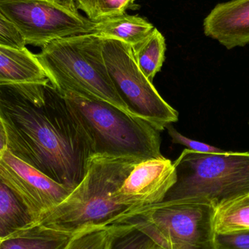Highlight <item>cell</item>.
Masks as SVG:
<instances>
[{"instance_id": "1", "label": "cell", "mask_w": 249, "mask_h": 249, "mask_svg": "<svg viewBox=\"0 0 249 249\" xmlns=\"http://www.w3.org/2000/svg\"><path fill=\"white\" fill-rule=\"evenodd\" d=\"M0 127L10 153L71 190L94 155L87 132L48 79L0 86Z\"/></svg>"}, {"instance_id": "2", "label": "cell", "mask_w": 249, "mask_h": 249, "mask_svg": "<svg viewBox=\"0 0 249 249\" xmlns=\"http://www.w3.org/2000/svg\"><path fill=\"white\" fill-rule=\"evenodd\" d=\"M141 161L129 157L93 155L83 180L61 203L44 213L37 224L74 236L89 228L122 223L130 210L118 203L115 193Z\"/></svg>"}, {"instance_id": "3", "label": "cell", "mask_w": 249, "mask_h": 249, "mask_svg": "<svg viewBox=\"0 0 249 249\" xmlns=\"http://www.w3.org/2000/svg\"><path fill=\"white\" fill-rule=\"evenodd\" d=\"M36 57L50 83L61 96L74 93L106 102L135 115L109 75L99 35L85 34L52 41L42 47Z\"/></svg>"}, {"instance_id": "4", "label": "cell", "mask_w": 249, "mask_h": 249, "mask_svg": "<svg viewBox=\"0 0 249 249\" xmlns=\"http://www.w3.org/2000/svg\"><path fill=\"white\" fill-rule=\"evenodd\" d=\"M63 97L87 132L94 155L142 160L162 157L160 132L145 120L74 93Z\"/></svg>"}, {"instance_id": "5", "label": "cell", "mask_w": 249, "mask_h": 249, "mask_svg": "<svg viewBox=\"0 0 249 249\" xmlns=\"http://www.w3.org/2000/svg\"><path fill=\"white\" fill-rule=\"evenodd\" d=\"M174 164L177 182L164 200L193 199L216 208L249 194V152L185 149Z\"/></svg>"}, {"instance_id": "6", "label": "cell", "mask_w": 249, "mask_h": 249, "mask_svg": "<svg viewBox=\"0 0 249 249\" xmlns=\"http://www.w3.org/2000/svg\"><path fill=\"white\" fill-rule=\"evenodd\" d=\"M213 211L193 199L163 200L131 211L121 225L142 231L164 249H216Z\"/></svg>"}, {"instance_id": "7", "label": "cell", "mask_w": 249, "mask_h": 249, "mask_svg": "<svg viewBox=\"0 0 249 249\" xmlns=\"http://www.w3.org/2000/svg\"><path fill=\"white\" fill-rule=\"evenodd\" d=\"M104 58L109 75L131 112L160 132L178 120V113L158 93L136 64L128 44L102 38Z\"/></svg>"}, {"instance_id": "8", "label": "cell", "mask_w": 249, "mask_h": 249, "mask_svg": "<svg viewBox=\"0 0 249 249\" xmlns=\"http://www.w3.org/2000/svg\"><path fill=\"white\" fill-rule=\"evenodd\" d=\"M0 10L26 45L41 48L61 38L93 33L94 28V21L55 0H0Z\"/></svg>"}, {"instance_id": "9", "label": "cell", "mask_w": 249, "mask_h": 249, "mask_svg": "<svg viewBox=\"0 0 249 249\" xmlns=\"http://www.w3.org/2000/svg\"><path fill=\"white\" fill-rule=\"evenodd\" d=\"M0 179L23 202L37 222L71 191L6 149L0 152Z\"/></svg>"}, {"instance_id": "10", "label": "cell", "mask_w": 249, "mask_h": 249, "mask_svg": "<svg viewBox=\"0 0 249 249\" xmlns=\"http://www.w3.org/2000/svg\"><path fill=\"white\" fill-rule=\"evenodd\" d=\"M176 166L165 157L138 162L115 193L118 203L130 211L160 203L177 182Z\"/></svg>"}, {"instance_id": "11", "label": "cell", "mask_w": 249, "mask_h": 249, "mask_svg": "<svg viewBox=\"0 0 249 249\" xmlns=\"http://www.w3.org/2000/svg\"><path fill=\"white\" fill-rule=\"evenodd\" d=\"M205 35L227 49L249 44V0L218 4L203 22Z\"/></svg>"}, {"instance_id": "12", "label": "cell", "mask_w": 249, "mask_h": 249, "mask_svg": "<svg viewBox=\"0 0 249 249\" xmlns=\"http://www.w3.org/2000/svg\"><path fill=\"white\" fill-rule=\"evenodd\" d=\"M36 54L0 45V86L39 83L48 80Z\"/></svg>"}, {"instance_id": "13", "label": "cell", "mask_w": 249, "mask_h": 249, "mask_svg": "<svg viewBox=\"0 0 249 249\" xmlns=\"http://www.w3.org/2000/svg\"><path fill=\"white\" fill-rule=\"evenodd\" d=\"M93 34L134 46L146 37L155 27L143 18L127 13L94 21Z\"/></svg>"}, {"instance_id": "14", "label": "cell", "mask_w": 249, "mask_h": 249, "mask_svg": "<svg viewBox=\"0 0 249 249\" xmlns=\"http://www.w3.org/2000/svg\"><path fill=\"white\" fill-rule=\"evenodd\" d=\"M72 237L36 223L0 241V249H64Z\"/></svg>"}, {"instance_id": "15", "label": "cell", "mask_w": 249, "mask_h": 249, "mask_svg": "<svg viewBox=\"0 0 249 249\" xmlns=\"http://www.w3.org/2000/svg\"><path fill=\"white\" fill-rule=\"evenodd\" d=\"M36 223L23 202L0 179V241Z\"/></svg>"}, {"instance_id": "16", "label": "cell", "mask_w": 249, "mask_h": 249, "mask_svg": "<svg viewBox=\"0 0 249 249\" xmlns=\"http://www.w3.org/2000/svg\"><path fill=\"white\" fill-rule=\"evenodd\" d=\"M131 48L139 70L153 83L165 59L166 44L163 35L155 28L145 39Z\"/></svg>"}, {"instance_id": "17", "label": "cell", "mask_w": 249, "mask_h": 249, "mask_svg": "<svg viewBox=\"0 0 249 249\" xmlns=\"http://www.w3.org/2000/svg\"><path fill=\"white\" fill-rule=\"evenodd\" d=\"M213 227L216 234L249 231V194L214 208Z\"/></svg>"}, {"instance_id": "18", "label": "cell", "mask_w": 249, "mask_h": 249, "mask_svg": "<svg viewBox=\"0 0 249 249\" xmlns=\"http://www.w3.org/2000/svg\"><path fill=\"white\" fill-rule=\"evenodd\" d=\"M115 227L89 228L74 235L64 249H112Z\"/></svg>"}, {"instance_id": "19", "label": "cell", "mask_w": 249, "mask_h": 249, "mask_svg": "<svg viewBox=\"0 0 249 249\" xmlns=\"http://www.w3.org/2000/svg\"><path fill=\"white\" fill-rule=\"evenodd\" d=\"M116 227V235L112 249H164L150 237L127 225Z\"/></svg>"}, {"instance_id": "20", "label": "cell", "mask_w": 249, "mask_h": 249, "mask_svg": "<svg viewBox=\"0 0 249 249\" xmlns=\"http://www.w3.org/2000/svg\"><path fill=\"white\" fill-rule=\"evenodd\" d=\"M135 0H92L86 17L93 21L118 16L133 8Z\"/></svg>"}, {"instance_id": "21", "label": "cell", "mask_w": 249, "mask_h": 249, "mask_svg": "<svg viewBox=\"0 0 249 249\" xmlns=\"http://www.w3.org/2000/svg\"><path fill=\"white\" fill-rule=\"evenodd\" d=\"M26 45L24 38L16 25L0 10V45L23 49Z\"/></svg>"}, {"instance_id": "22", "label": "cell", "mask_w": 249, "mask_h": 249, "mask_svg": "<svg viewBox=\"0 0 249 249\" xmlns=\"http://www.w3.org/2000/svg\"><path fill=\"white\" fill-rule=\"evenodd\" d=\"M165 129L168 130V134H169L173 143L183 145L190 150L201 152V153H219V152L225 151L220 148L212 146V145L208 144L204 142L189 139L187 136H184L179 132L177 131V129L172 125V124H168L165 127Z\"/></svg>"}, {"instance_id": "23", "label": "cell", "mask_w": 249, "mask_h": 249, "mask_svg": "<svg viewBox=\"0 0 249 249\" xmlns=\"http://www.w3.org/2000/svg\"><path fill=\"white\" fill-rule=\"evenodd\" d=\"M216 249H249V231L216 234Z\"/></svg>"}, {"instance_id": "24", "label": "cell", "mask_w": 249, "mask_h": 249, "mask_svg": "<svg viewBox=\"0 0 249 249\" xmlns=\"http://www.w3.org/2000/svg\"><path fill=\"white\" fill-rule=\"evenodd\" d=\"M92 0H74L77 10H82L86 15L89 13Z\"/></svg>"}, {"instance_id": "25", "label": "cell", "mask_w": 249, "mask_h": 249, "mask_svg": "<svg viewBox=\"0 0 249 249\" xmlns=\"http://www.w3.org/2000/svg\"><path fill=\"white\" fill-rule=\"evenodd\" d=\"M55 1L59 3V4H62V5L65 6V7L71 9V10H78L77 7H76L74 0H55Z\"/></svg>"}, {"instance_id": "26", "label": "cell", "mask_w": 249, "mask_h": 249, "mask_svg": "<svg viewBox=\"0 0 249 249\" xmlns=\"http://www.w3.org/2000/svg\"><path fill=\"white\" fill-rule=\"evenodd\" d=\"M6 149L5 142H4V136L1 132V127H0V152Z\"/></svg>"}, {"instance_id": "27", "label": "cell", "mask_w": 249, "mask_h": 249, "mask_svg": "<svg viewBox=\"0 0 249 249\" xmlns=\"http://www.w3.org/2000/svg\"></svg>"}]
</instances>
